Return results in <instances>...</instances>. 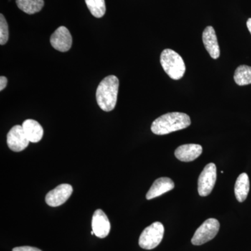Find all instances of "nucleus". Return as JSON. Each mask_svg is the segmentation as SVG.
<instances>
[{
  "instance_id": "21",
  "label": "nucleus",
  "mask_w": 251,
  "mask_h": 251,
  "mask_svg": "<svg viewBox=\"0 0 251 251\" xmlns=\"http://www.w3.org/2000/svg\"><path fill=\"white\" fill-rule=\"evenodd\" d=\"M8 80L6 77H0V91L4 90L5 87L7 85Z\"/></svg>"
},
{
  "instance_id": "20",
  "label": "nucleus",
  "mask_w": 251,
  "mask_h": 251,
  "mask_svg": "<svg viewBox=\"0 0 251 251\" xmlns=\"http://www.w3.org/2000/svg\"><path fill=\"white\" fill-rule=\"evenodd\" d=\"M13 251H42L40 249L31 247H16L13 249Z\"/></svg>"
},
{
  "instance_id": "9",
  "label": "nucleus",
  "mask_w": 251,
  "mask_h": 251,
  "mask_svg": "<svg viewBox=\"0 0 251 251\" xmlns=\"http://www.w3.org/2000/svg\"><path fill=\"white\" fill-rule=\"evenodd\" d=\"M50 41L54 49L60 52H67L72 48V34L67 27L61 26L54 31Z\"/></svg>"
},
{
  "instance_id": "11",
  "label": "nucleus",
  "mask_w": 251,
  "mask_h": 251,
  "mask_svg": "<svg viewBox=\"0 0 251 251\" xmlns=\"http://www.w3.org/2000/svg\"><path fill=\"white\" fill-rule=\"evenodd\" d=\"M202 153V148L197 144H186L179 146L175 150V155L177 159L183 162L194 161Z\"/></svg>"
},
{
  "instance_id": "13",
  "label": "nucleus",
  "mask_w": 251,
  "mask_h": 251,
  "mask_svg": "<svg viewBox=\"0 0 251 251\" xmlns=\"http://www.w3.org/2000/svg\"><path fill=\"white\" fill-rule=\"evenodd\" d=\"M174 188L175 183L170 178H158L153 182L152 186L149 190L146 195V198L148 200H151L159 197L164 193L171 191Z\"/></svg>"
},
{
  "instance_id": "16",
  "label": "nucleus",
  "mask_w": 251,
  "mask_h": 251,
  "mask_svg": "<svg viewBox=\"0 0 251 251\" xmlns=\"http://www.w3.org/2000/svg\"><path fill=\"white\" fill-rule=\"evenodd\" d=\"M16 4L23 12L34 14L39 12L44 6V0H16Z\"/></svg>"
},
{
  "instance_id": "7",
  "label": "nucleus",
  "mask_w": 251,
  "mask_h": 251,
  "mask_svg": "<svg viewBox=\"0 0 251 251\" xmlns=\"http://www.w3.org/2000/svg\"><path fill=\"white\" fill-rule=\"evenodd\" d=\"M28 140L22 126L16 125L11 128L7 134V145L12 151L16 152L23 151L27 148Z\"/></svg>"
},
{
  "instance_id": "22",
  "label": "nucleus",
  "mask_w": 251,
  "mask_h": 251,
  "mask_svg": "<svg viewBox=\"0 0 251 251\" xmlns=\"http://www.w3.org/2000/svg\"><path fill=\"white\" fill-rule=\"evenodd\" d=\"M247 25L248 27V29H249V31L251 34V18H249L247 21Z\"/></svg>"
},
{
  "instance_id": "19",
  "label": "nucleus",
  "mask_w": 251,
  "mask_h": 251,
  "mask_svg": "<svg viewBox=\"0 0 251 251\" xmlns=\"http://www.w3.org/2000/svg\"><path fill=\"white\" fill-rule=\"evenodd\" d=\"M9 40V26L2 14L0 15V44L4 45Z\"/></svg>"
},
{
  "instance_id": "2",
  "label": "nucleus",
  "mask_w": 251,
  "mask_h": 251,
  "mask_svg": "<svg viewBox=\"0 0 251 251\" xmlns=\"http://www.w3.org/2000/svg\"><path fill=\"white\" fill-rule=\"evenodd\" d=\"M119 85V79L115 75H109L105 77L99 84L96 97L99 106L103 111H112L115 108Z\"/></svg>"
},
{
  "instance_id": "12",
  "label": "nucleus",
  "mask_w": 251,
  "mask_h": 251,
  "mask_svg": "<svg viewBox=\"0 0 251 251\" xmlns=\"http://www.w3.org/2000/svg\"><path fill=\"white\" fill-rule=\"evenodd\" d=\"M202 41L204 47L213 59L220 57V48L217 36L214 27L208 26L202 33Z\"/></svg>"
},
{
  "instance_id": "8",
  "label": "nucleus",
  "mask_w": 251,
  "mask_h": 251,
  "mask_svg": "<svg viewBox=\"0 0 251 251\" xmlns=\"http://www.w3.org/2000/svg\"><path fill=\"white\" fill-rule=\"evenodd\" d=\"M73 193V188L70 184L59 185L46 196V202L50 206H59L67 202Z\"/></svg>"
},
{
  "instance_id": "10",
  "label": "nucleus",
  "mask_w": 251,
  "mask_h": 251,
  "mask_svg": "<svg viewBox=\"0 0 251 251\" xmlns=\"http://www.w3.org/2000/svg\"><path fill=\"white\" fill-rule=\"evenodd\" d=\"M92 231L94 235L103 239L110 233V224L108 216L101 209H97L94 213L92 221Z\"/></svg>"
},
{
  "instance_id": "3",
  "label": "nucleus",
  "mask_w": 251,
  "mask_h": 251,
  "mask_svg": "<svg viewBox=\"0 0 251 251\" xmlns=\"http://www.w3.org/2000/svg\"><path fill=\"white\" fill-rule=\"evenodd\" d=\"M160 61L163 70L173 80H179L184 76L186 65L182 57L173 50L165 49Z\"/></svg>"
},
{
  "instance_id": "17",
  "label": "nucleus",
  "mask_w": 251,
  "mask_h": 251,
  "mask_svg": "<svg viewBox=\"0 0 251 251\" xmlns=\"http://www.w3.org/2000/svg\"><path fill=\"white\" fill-rule=\"evenodd\" d=\"M234 80L239 86L251 84V67L247 65H241L237 68L234 72Z\"/></svg>"
},
{
  "instance_id": "5",
  "label": "nucleus",
  "mask_w": 251,
  "mask_h": 251,
  "mask_svg": "<svg viewBox=\"0 0 251 251\" xmlns=\"http://www.w3.org/2000/svg\"><path fill=\"white\" fill-rule=\"evenodd\" d=\"M219 228L220 224L218 220L207 219L196 231L191 242L195 246L202 245L214 239L219 232Z\"/></svg>"
},
{
  "instance_id": "4",
  "label": "nucleus",
  "mask_w": 251,
  "mask_h": 251,
  "mask_svg": "<svg viewBox=\"0 0 251 251\" xmlns=\"http://www.w3.org/2000/svg\"><path fill=\"white\" fill-rule=\"evenodd\" d=\"M164 226L160 222H155L144 229L139 238V246L142 249L151 250L161 244L164 235Z\"/></svg>"
},
{
  "instance_id": "6",
  "label": "nucleus",
  "mask_w": 251,
  "mask_h": 251,
  "mask_svg": "<svg viewBox=\"0 0 251 251\" xmlns=\"http://www.w3.org/2000/svg\"><path fill=\"white\" fill-rule=\"evenodd\" d=\"M216 166L214 163L206 165L198 179V193L202 197L209 196L215 186Z\"/></svg>"
},
{
  "instance_id": "14",
  "label": "nucleus",
  "mask_w": 251,
  "mask_h": 251,
  "mask_svg": "<svg viewBox=\"0 0 251 251\" xmlns=\"http://www.w3.org/2000/svg\"><path fill=\"white\" fill-rule=\"evenodd\" d=\"M23 130L31 143H38L42 139L44 129L39 122L34 120H27L23 123Z\"/></svg>"
},
{
  "instance_id": "15",
  "label": "nucleus",
  "mask_w": 251,
  "mask_h": 251,
  "mask_svg": "<svg viewBox=\"0 0 251 251\" xmlns=\"http://www.w3.org/2000/svg\"><path fill=\"white\" fill-rule=\"evenodd\" d=\"M250 190V181L247 173H242L238 176L234 186V194L239 202H243L247 198Z\"/></svg>"
},
{
  "instance_id": "18",
  "label": "nucleus",
  "mask_w": 251,
  "mask_h": 251,
  "mask_svg": "<svg viewBox=\"0 0 251 251\" xmlns=\"http://www.w3.org/2000/svg\"><path fill=\"white\" fill-rule=\"evenodd\" d=\"M91 14L96 18H102L105 14V0H85Z\"/></svg>"
},
{
  "instance_id": "1",
  "label": "nucleus",
  "mask_w": 251,
  "mask_h": 251,
  "mask_svg": "<svg viewBox=\"0 0 251 251\" xmlns=\"http://www.w3.org/2000/svg\"><path fill=\"white\" fill-rule=\"evenodd\" d=\"M190 117L182 112H169L157 118L151 125V130L156 135H166L184 129L191 125Z\"/></svg>"
}]
</instances>
